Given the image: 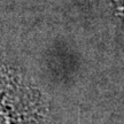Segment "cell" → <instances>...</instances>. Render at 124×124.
<instances>
[{
    "mask_svg": "<svg viewBox=\"0 0 124 124\" xmlns=\"http://www.w3.org/2000/svg\"><path fill=\"white\" fill-rule=\"evenodd\" d=\"M0 124H56L40 93L8 68H0Z\"/></svg>",
    "mask_w": 124,
    "mask_h": 124,
    "instance_id": "cell-1",
    "label": "cell"
}]
</instances>
